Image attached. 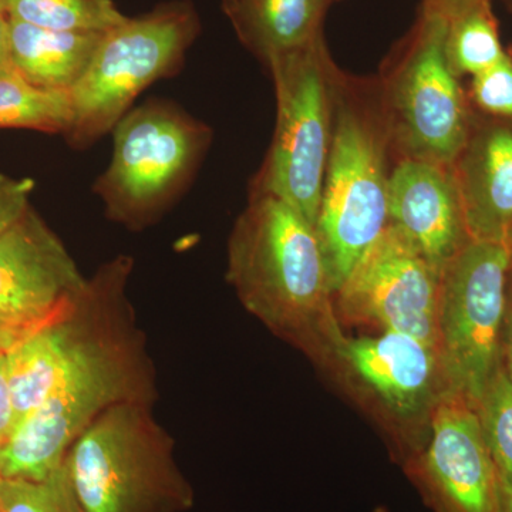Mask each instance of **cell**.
<instances>
[{"label": "cell", "instance_id": "cell-34", "mask_svg": "<svg viewBox=\"0 0 512 512\" xmlns=\"http://www.w3.org/2000/svg\"><path fill=\"white\" fill-rule=\"evenodd\" d=\"M508 6L512 9V0H507Z\"/></svg>", "mask_w": 512, "mask_h": 512}, {"label": "cell", "instance_id": "cell-22", "mask_svg": "<svg viewBox=\"0 0 512 512\" xmlns=\"http://www.w3.org/2000/svg\"><path fill=\"white\" fill-rule=\"evenodd\" d=\"M0 512H84L64 464L43 481L0 478Z\"/></svg>", "mask_w": 512, "mask_h": 512}, {"label": "cell", "instance_id": "cell-14", "mask_svg": "<svg viewBox=\"0 0 512 512\" xmlns=\"http://www.w3.org/2000/svg\"><path fill=\"white\" fill-rule=\"evenodd\" d=\"M389 227L440 271L466 247L471 239L451 167L396 161L389 180Z\"/></svg>", "mask_w": 512, "mask_h": 512}, {"label": "cell", "instance_id": "cell-13", "mask_svg": "<svg viewBox=\"0 0 512 512\" xmlns=\"http://www.w3.org/2000/svg\"><path fill=\"white\" fill-rule=\"evenodd\" d=\"M451 171L468 237L504 248L512 259V120L474 113Z\"/></svg>", "mask_w": 512, "mask_h": 512}, {"label": "cell", "instance_id": "cell-36", "mask_svg": "<svg viewBox=\"0 0 512 512\" xmlns=\"http://www.w3.org/2000/svg\"><path fill=\"white\" fill-rule=\"evenodd\" d=\"M0 352H3V350H0Z\"/></svg>", "mask_w": 512, "mask_h": 512}, {"label": "cell", "instance_id": "cell-3", "mask_svg": "<svg viewBox=\"0 0 512 512\" xmlns=\"http://www.w3.org/2000/svg\"><path fill=\"white\" fill-rule=\"evenodd\" d=\"M394 164L376 79L339 70L316 232L333 292L389 225Z\"/></svg>", "mask_w": 512, "mask_h": 512}, {"label": "cell", "instance_id": "cell-23", "mask_svg": "<svg viewBox=\"0 0 512 512\" xmlns=\"http://www.w3.org/2000/svg\"><path fill=\"white\" fill-rule=\"evenodd\" d=\"M477 412L498 470L512 478V380L503 362L484 390Z\"/></svg>", "mask_w": 512, "mask_h": 512}, {"label": "cell", "instance_id": "cell-15", "mask_svg": "<svg viewBox=\"0 0 512 512\" xmlns=\"http://www.w3.org/2000/svg\"><path fill=\"white\" fill-rule=\"evenodd\" d=\"M338 359L397 416L430 413L447 392L437 349L407 333L346 338Z\"/></svg>", "mask_w": 512, "mask_h": 512}, {"label": "cell", "instance_id": "cell-28", "mask_svg": "<svg viewBox=\"0 0 512 512\" xmlns=\"http://www.w3.org/2000/svg\"><path fill=\"white\" fill-rule=\"evenodd\" d=\"M501 362L512 380V272L508 282L507 303H505L503 336H501Z\"/></svg>", "mask_w": 512, "mask_h": 512}, {"label": "cell", "instance_id": "cell-32", "mask_svg": "<svg viewBox=\"0 0 512 512\" xmlns=\"http://www.w3.org/2000/svg\"><path fill=\"white\" fill-rule=\"evenodd\" d=\"M0 10H5V12H6V9H5V0H0Z\"/></svg>", "mask_w": 512, "mask_h": 512}, {"label": "cell", "instance_id": "cell-4", "mask_svg": "<svg viewBox=\"0 0 512 512\" xmlns=\"http://www.w3.org/2000/svg\"><path fill=\"white\" fill-rule=\"evenodd\" d=\"M154 404L124 403L101 414L64 458L84 512H188L195 491Z\"/></svg>", "mask_w": 512, "mask_h": 512}, {"label": "cell", "instance_id": "cell-20", "mask_svg": "<svg viewBox=\"0 0 512 512\" xmlns=\"http://www.w3.org/2000/svg\"><path fill=\"white\" fill-rule=\"evenodd\" d=\"M446 50L448 63L460 79H471L507 56L491 3L448 22Z\"/></svg>", "mask_w": 512, "mask_h": 512}, {"label": "cell", "instance_id": "cell-30", "mask_svg": "<svg viewBox=\"0 0 512 512\" xmlns=\"http://www.w3.org/2000/svg\"><path fill=\"white\" fill-rule=\"evenodd\" d=\"M501 512H512V478L500 471Z\"/></svg>", "mask_w": 512, "mask_h": 512}, {"label": "cell", "instance_id": "cell-7", "mask_svg": "<svg viewBox=\"0 0 512 512\" xmlns=\"http://www.w3.org/2000/svg\"><path fill=\"white\" fill-rule=\"evenodd\" d=\"M276 96V124L264 163L249 183V194L274 195L318 220L335 119L339 67L322 35L276 57L265 67Z\"/></svg>", "mask_w": 512, "mask_h": 512}, {"label": "cell", "instance_id": "cell-21", "mask_svg": "<svg viewBox=\"0 0 512 512\" xmlns=\"http://www.w3.org/2000/svg\"><path fill=\"white\" fill-rule=\"evenodd\" d=\"M5 9L10 19L66 32L106 33L127 19L113 0H5Z\"/></svg>", "mask_w": 512, "mask_h": 512}, {"label": "cell", "instance_id": "cell-33", "mask_svg": "<svg viewBox=\"0 0 512 512\" xmlns=\"http://www.w3.org/2000/svg\"><path fill=\"white\" fill-rule=\"evenodd\" d=\"M375 512H389L387 510H384V508H377Z\"/></svg>", "mask_w": 512, "mask_h": 512}, {"label": "cell", "instance_id": "cell-29", "mask_svg": "<svg viewBox=\"0 0 512 512\" xmlns=\"http://www.w3.org/2000/svg\"><path fill=\"white\" fill-rule=\"evenodd\" d=\"M9 16L0 10V73L10 72Z\"/></svg>", "mask_w": 512, "mask_h": 512}, {"label": "cell", "instance_id": "cell-5", "mask_svg": "<svg viewBox=\"0 0 512 512\" xmlns=\"http://www.w3.org/2000/svg\"><path fill=\"white\" fill-rule=\"evenodd\" d=\"M111 134L110 164L93 192L106 217L131 231L156 224L180 200L214 138L204 121L161 99L133 107Z\"/></svg>", "mask_w": 512, "mask_h": 512}, {"label": "cell", "instance_id": "cell-35", "mask_svg": "<svg viewBox=\"0 0 512 512\" xmlns=\"http://www.w3.org/2000/svg\"><path fill=\"white\" fill-rule=\"evenodd\" d=\"M508 50V53H510L511 57H512V46L510 47V49H507Z\"/></svg>", "mask_w": 512, "mask_h": 512}, {"label": "cell", "instance_id": "cell-31", "mask_svg": "<svg viewBox=\"0 0 512 512\" xmlns=\"http://www.w3.org/2000/svg\"><path fill=\"white\" fill-rule=\"evenodd\" d=\"M16 340H18V338H16L15 333L0 322V350L6 352Z\"/></svg>", "mask_w": 512, "mask_h": 512}, {"label": "cell", "instance_id": "cell-11", "mask_svg": "<svg viewBox=\"0 0 512 512\" xmlns=\"http://www.w3.org/2000/svg\"><path fill=\"white\" fill-rule=\"evenodd\" d=\"M431 436L407 470L436 512H501L500 470L477 407L446 392L430 412Z\"/></svg>", "mask_w": 512, "mask_h": 512}, {"label": "cell", "instance_id": "cell-37", "mask_svg": "<svg viewBox=\"0 0 512 512\" xmlns=\"http://www.w3.org/2000/svg\"><path fill=\"white\" fill-rule=\"evenodd\" d=\"M333 2H336V0H333Z\"/></svg>", "mask_w": 512, "mask_h": 512}, {"label": "cell", "instance_id": "cell-10", "mask_svg": "<svg viewBox=\"0 0 512 512\" xmlns=\"http://www.w3.org/2000/svg\"><path fill=\"white\" fill-rule=\"evenodd\" d=\"M440 274L387 225L335 293L338 318L407 333L436 348Z\"/></svg>", "mask_w": 512, "mask_h": 512}, {"label": "cell", "instance_id": "cell-18", "mask_svg": "<svg viewBox=\"0 0 512 512\" xmlns=\"http://www.w3.org/2000/svg\"><path fill=\"white\" fill-rule=\"evenodd\" d=\"M5 355L18 427L45 402L66 369V343L59 316L16 340Z\"/></svg>", "mask_w": 512, "mask_h": 512}, {"label": "cell", "instance_id": "cell-24", "mask_svg": "<svg viewBox=\"0 0 512 512\" xmlns=\"http://www.w3.org/2000/svg\"><path fill=\"white\" fill-rule=\"evenodd\" d=\"M466 93L474 113L490 119L512 120V57L508 50L503 60L471 77Z\"/></svg>", "mask_w": 512, "mask_h": 512}, {"label": "cell", "instance_id": "cell-12", "mask_svg": "<svg viewBox=\"0 0 512 512\" xmlns=\"http://www.w3.org/2000/svg\"><path fill=\"white\" fill-rule=\"evenodd\" d=\"M86 282L35 208L0 235V322L18 340L62 315Z\"/></svg>", "mask_w": 512, "mask_h": 512}, {"label": "cell", "instance_id": "cell-2", "mask_svg": "<svg viewBox=\"0 0 512 512\" xmlns=\"http://www.w3.org/2000/svg\"><path fill=\"white\" fill-rule=\"evenodd\" d=\"M227 281L278 338L313 359H338L346 336L318 232L288 202L248 195L228 238Z\"/></svg>", "mask_w": 512, "mask_h": 512}, {"label": "cell", "instance_id": "cell-25", "mask_svg": "<svg viewBox=\"0 0 512 512\" xmlns=\"http://www.w3.org/2000/svg\"><path fill=\"white\" fill-rule=\"evenodd\" d=\"M33 178H15L0 174V235L8 231L29 210L35 191Z\"/></svg>", "mask_w": 512, "mask_h": 512}, {"label": "cell", "instance_id": "cell-17", "mask_svg": "<svg viewBox=\"0 0 512 512\" xmlns=\"http://www.w3.org/2000/svg\"><path fill=\"white\" fill-rule=\"evenodd\" d=\"M333 0H222L239 42L264 66L322 35Z\"/></svg>", "mask_w": 512, "mask_h": 512}, {"label": "cell", "instance_id": "cell-27", "mask_svg": "<svg viewBox=\"0 0 512 512\" xmlns=\"http://www.w3.org/2000/svg\"><path fill=\"white\" fill-rule=\"evenodd\" d=\"M493 0H421V9L426 12L436 13L441 18L450 20L463 15L468 10L477 8L483 3H491Z\"/></svg>", "mask_w": 512, "mask_h": 512}, {"label": "cell", "instance_id": "cell-8", "mask_svg": "<svg viewBox=\"0 0 512 512\" xmlns=\"http://www.w3.org/2000/svg\"><path fill=\"white\" fill-rule=\"evenodd\" d=\"M200 29L194 6L174 0L104 33L89 69L69 92L66 143L86 150L111 133L147 87L183 67Z\"/></svg>", "mask_w": 512, "mask_h": 512}, {"label": "cell", "instance_id": "cell-6", "mask_svg": "<svg viewBox=\"0 0 512 512\" xmlns=\"http://www.w3.org/2000/svg\"><path fill=\"white\" fill-rule=\"evenodd\" d=\"M448 20L420 9L375 77L394 163L451 167L473 121L461 79L447 59Z\"/></svg>", "mask_w": 512, "mask_h": 512}, {"label": "cell", "instance_id": "cell-9", "mask_svg": "<svg viewBox=\"0 0 512 512\" xmlns=\"http://www.w3.org/2000/svg\"><path fill=\"white\" fill-rule=\"evenodd\" d=\"M512 259L504 248L470 241L441 269L436 348L447 392L477 407L501 365V336Z\"/></svg>", "mask_w": 512, "mask_h": 512}, {"label": "cell", "instance_id": "cell-19", "mask_svg": "<svg viewBox=\"0 0 512 512\" xmlns=\"http://www.w3.org/2000/svg\"><path fill=\"white\" fill-rule=\"evenodd\" d=\"M72 121L69 93L37 89L10 72L0 73V128L66 133Z\"/></svg>", "mask_w": 512, "mask_h": 512}, {"label": "cell", "instance_id": "cell-26", "mask_svg": "<svg viewBox=\"0 0 512 512\" xmlns=\"http://www.w3.org/2000/svg\"><path fill=\"white\" fill-rule=\"evenodd\" d=\"M16 413L6 373V355L0 352V447L6 443L16 429Z\"/></svg>", "mask_w": 512, "mask_h": 512}, {"label": "cell", "instance_id": "cell-1", "mask_svg": "<svg viewBox=\"0 0 512 512\" xmlns=\"http://www.w3.org/2000/svg\"><path fill=\"white\" fill-rule=\"evenodd\" d=\"M134 259L114 256L90 278L70 309L76 349L59 383L0 447V478L43 481L111 407L154 404L157 373L128 298Z\"/></svg>", "mask_w": 512, "mask_h": 512}, {"label": "cell", "instance_id": "cell-16", "mask_svg": "<svg viewBox=\"0 0 512 512\" xmlns=\"http://www.w3.org/2000/svg\"><path fill=\"white\" fill-rule=\"evenodd\" d=\"M103 35L37 28L9 18L10 66L37 89L69 93L89 69Z\"/></svg>", "mask_w": 512, "mask_h": 512}]
</instances>
